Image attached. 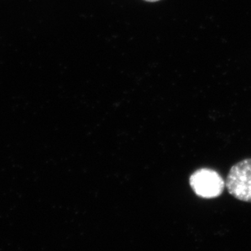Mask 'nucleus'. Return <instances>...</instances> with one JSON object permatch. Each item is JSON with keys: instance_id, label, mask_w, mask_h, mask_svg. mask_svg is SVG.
Wrapping results in <instances>:
<instances>
[{"instance_id": "nucleus-1", "label": "nucleus", "mask_w": 251, "mask_h": 251, "mask_svg": "<svg viewBox=\"0 0 251 251\" xmlns=\"http://www.w3.org/2000/svg\"><path fill=\"white\" fill-rule=\"evenodd\" d=\"M225 184L232 197L251 202V158L242 160L232 166Z\"/></svg>"}, {"instance_id": "nucleus-2", "label": "nucleus", "mask_w": 251, "mask_h": 251, "mask_svg": "<svg viewBox=\"0 0 251 251\" xmlns=\"http://www.w3.org/2000/svg\"><path fill=\"white\" fill-rule=\"evenodd\" d=\"M191 187L197 195L204 198H215L221 195L225 183L222 177L214 170L200 169L190 178Z\"/></svg>"}, {"instance_id": "nucleus-3", "label": "nucleus", "mask_w": 251, "mask_h": 251, "mask_svg": "<svg viewBox=\"0 0 251 251\" xmlns=\"http://www.w3.org/2000/svg\"><path fill=\"white\" fill-rule=\"evenodd\" d=\"M144 1H146V2H157V1H160V0H144Z\"/></svg>"}]
</instances>
